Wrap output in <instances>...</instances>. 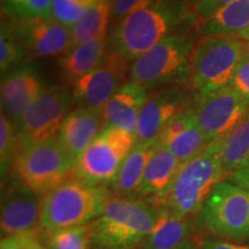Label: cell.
<instances>
[{"mask_svg": "<svg viewBox=\"0 0 249 249\" xmlns=\"http://www.w3.org/2000/svg\"><path fill=\"white\" fill-rule=\"evenodd\" d=\"M74 165L57 135L20 149L11 173L14 179L43 197L74 176Z\"/></svg>", "mask_w": 249, "mask_h": 249, "instance_id": "obj_7", "label": "cell"}, {"mask_svg": "<svg viewBox=\"0 0 249 249\" xmlns=\"http://www.w3.org/2000/svg\"><path fill=\"white\" fill-rule=\"evenodd\" d=\"M195 43L192 31L166 37L130 64L128 80L149 92L170 86L188 87Z\"/></svg>", "mask_w": 249, "mask_h": 249, "instance_id": "obj_5", "label": "cell"}, {"mask_svg": "<svg viewBox=\"0 0 249 249\" xmlns=\"http://www.w3.org/2000/svg\"><path fill=\"white\" fill-rule=\"evenodd\" d=\"M27 54L34 58H61L73 48L71 29L53 18H14L1 12Z\"/></svg>", "mask_w": 249, "mask_h": 249, "instance_id": "obj_11", "label": "cell"}, {"mask_svg": "<svg viewBox=\"0 0 249 249\" xmlns=\"http://www.w3.org/2000/svg\"><path fill=\"white\" fill-rule=\"evenodd\" d=\"M231 86L249 102V59L244 58L236 68Z\"/></svg>", "mask_w": 249, "mask_h": 249, "instance_id": "obj_35", "label": "cell"}, {"mask_svg": "<svg viewBox=\"0 0 249 249\" xmlns=\"http://www.w3.org/2000/svg\"><path fill=\"white\" fill-rule=\"evenodd\" d=\"M244 58L245 40L239 36H202L193 50L188 87L205 93L230 86Z\"/></svg>", "mask_w": 249, "mask_h": 249, "instance_id": "obj_6", "label": "cell"}, {"mask_svg": "<svg viewBox=\"0 0 249 249\" xmlns=\"http://www.w3.org/2000/svg\"><path fill=\"white\" fill-rule=\"evenodd\" d=\"M187 1H188V4L191 5V6H192V8H193L196 4H197L198 1H200V0H187Z\"/></svg>", "mask_w": 249, "mask_h": 249, "instance_id": "obj_41", "label": "cell"}, {"mask_svg": "<svg viewBox=\"0 0 249 249\" xmlns=\"http://www.w3.org/2000/svg\"><path fill=\"white\" fill-rule=\"evenodd\" d=\"M181 165L169 149L160 144L149 161L136 193V198L147 201L157 207L166 196Z\"/></svg>", "mask_w": 249, "mask_h": 249, "instance_id": "obj_19", "label": "cell"}, {"mask_svg": "<svg viewBox=\"0 0 249 249\" xmlns=\"http://www.w3.org/2000/svg\"><path fill=\"white\" fill-rule=\"evenodd\" d=\"M194 232L188 218L158 208V214L151 232L139 249H176L191 238Z\"/></svg>", "mask_w": 249, "mask_h": 249, "instance_id": "obj_23", "label": "cell"}, {"mask_svg": "<svg viewBox=\"0 0 249 249\" xmlns=\"http://www.w3.org/2000/svg\"><path fill=\"white\" fill-rule=\"evenodd\" d=\"M249 27V0H235L198 26L202 36H233Z\"/></svg>", "mask_w": 249, "mask_h": 249, "instance_id": "obj_24", "label": "cell"}, {"mask_svg": "<svg viewBox=\"0 0 249 249\" xmlns=\"http://www.w3.org/2000/svg\"><path fill=\"white\" fill-rule=\"evenodd\" d=\"M104 127L102 110L76 107L67 114L58 138L75 163Z\"/></svg>", "mask_w": 249, "mask_h": 249, "instance_id": "obj_18", "label": "cell"}, {"mask_svg": "<svg viewBox=\"0 0 249 249\" xmlns=\"http://www.w3.org/2000/svg\"><path fill=\"white\" fill-rule=\"evenodd\" d=\"M113 195L107 186H93L71 177L43 196L39 231L50 233L87 225L101 216Z\"/></svg>", "mask_w": 249, "mask_h": 249, "instance_id": "obj_4", "label": "cell"}, {"mask_svg": "<svg viewBox=\"0 0 249 249\" xmlns=\"http://www.w3.org/2000/svg\"><path fill=\"white\" fill-rule=\"evenodd\" d=\"M43 197L13 178L2 193L0 229L1 238L39 231Z\"/></svg>", "mask_w": 249, "mask_h": 249, "instance_id": "obj_15", "label": "cell"}, {"mask_svg": "<svg viewBox=\"0 0 249 249\" xmlns=\"http://www.w3.org/2000/svg\"><path fill=\"white\" fill-rule=\"evenodd\" d=\"M149 93L142 86L127 81L102 110L104 126L118 127L135 134L140 113Z\"/></svg>", "mask_w": 249, "mask_h": 249, "instance_id": "obj_20", "label": "cell"}, {"mask_svg": "<svg viewBox=\"0 0 249 249\" xmlns=\"http://www.w3.org/2000/svg\"><path fill=\"white\" fill-rule=\"evenodd\" d=\"M1 12L14 18H53V0H1Z\"/></svg>", "mask_w": 249, "mask_h": 249, "instance_id": "obj_30", "label": "cell"}, {"mask_svg": "<svg viewBox=\"0 0 249 249\" xmlns=\"http://www.w3.org/2000/svg\"><path fill=\"white\" fill-rule=\"evenodd\" d=\"M108 51V38L73 46L66 54L59 58V70L65 85L73 86L103 61Z\"/></svg>", "mask_w": 249, "mask_h": 249, "instance_id": "obj_22", "label": "cell"}, {"mask_svg": "<svg viewBox=\"0 0 249 249\" xmlns=\"http://www.w3.org/2000/svg\"><path fill=\"white\" fill-rule=\"evenodd\" d=\"M18 150L17 126L4 112L0 116V167L1 177H7L12 171Z\"/></svg>", "mask_w": 249, "mask_h": 249, "instance_id": "obj_29", "label": "cell"}, {"mask_svg": "<svg viewBox=\"0 0 249 249\" xmlns=\"http://www.w3.org/2000/svg\"><path fill=\"white\" fill-rule=\"evenodd\" d=\"M91 223L46 233V249H89Z\"/></svg>", "mask_w": 249, "mask_h": 249, "instance_id": "obj_27", "label": "cell"}, {"mask_svg": "<svg viewBox=\"0 0 249 249\" xmlns=\"http://www.w3.org/2000/svg\"><path fill=\"white\" fill-rule=\"evenodd\" d=\"M176 249H201V248H198V246L196 245L192 239H188V240H186L183 244L180 245L179 247H177Z\"/></svg>", "mask_w": 249, "mask_h": 249, "instance_id": "obj_38", "label": "cell"}, {"mask_svg": "<svg viewBox=\"0 0 249 249\" xmlns=\"http://www.w3.org/2000/svg\"><path fill=\"white\" fill-rule=\"evenodd\" d=\"M103 0H53V18L71 28L90 8Z\"/></svg>", "mask_w": 249, "mask_h": 249, "instance_id": "obj_31", "label": "cell"}, {"mask_svg": "<svg viewBox=\"0 0 249 249\" xmlns=\"http://www.w3.org/2000/svg\"><path fill=\"white\" fill-rule=\"evenodd\" d=\"M158 208L136 197L112 195L91 223L89 249H139L151 232Z\"/></svg>", "mask_w": 249, "mask_h": 249, "instance_id": "obj_2", "label": "cell"}, {"mask_svg": "<svg viewBox=\"0 0 249 249\" xmlns=\"http://www.w3.org/2000/svg\"><path fill=\"white\" fill-rule=\"evenodd\" d=\"M136 143L134 133L118 127H105L77 158L74 177L89 185H111Z\"/></svg>", "mask_w": 249, "mask_h": 249, "instance_id": "obj_9", "label": "cell"}, {"mask_svg": "<svg viewBox=\"0 0 249 249\" xmlns=\"http://www.w3.org/2000/svg\"><path fill=\"white\" fill-rule=\"evenodd\" d=\"M43 90V82L35 68L23 65L14 68L2 77L1 112L17 126Z\"/></svg>", "mask_w": 249, "mask_h": 249, "instance_id": "obj_16", "label": "cell"}, {"mask_svg": "<svg viewBox=\"0 0 249 249\" xmlns=\"http://www.w3.org/2000/svg\"><path fill=\"white\" fill-rule=\"evenodd\" d=\"M40 231L20 233L1 238L0 249H46L42 244Z\"/></svg>", "mask_w": 249, "mask_h": 249, "instance_id": "obj_32", "label": "cell"}, {"mask_svg": "<svg viewBox=\"0 0 249 249\" xmlns=\"http://www.w3.org/2000/svg\"><path fill=\"white\" fill-rule=\"evenodd\" d=\"M222 138L210 141L202 154L181 165L172 186L157 208L188 219L201 213L210 193L226 174L220 156Z\"/></svg>", "mask_w": 249, "mask_h": 249, "instance_id": "obj_3", "label": "cell"}, {"mask_svg": "<svg viewBox=\"0 0 249 249\" xmlns=\"http://www.w3.org/2000/svg\"><path fill=\"white\" fill-rule=\"evenodd\" d=\"M27 55L24 48L18 42L11 27L1 21V35H0V70L1 74H7L14 68L20 66V62Z\"/></svg>", "mask_w": 249, "mask_h": 249, "instance_id": "obj_28", "label": "cell"}, {"mask_svg": "<svg viewBox=\"0 0 249 249\" xmlns=\"http://www.w3.org/2000/svg\"><path fill=\"white\" fill-rule=\"evenodd\" d=\"M154 1H156V0H110L112 21L116 23L121 18L127 17L129 13H132L134 9Z\"/></svg>", "mask_w": 249, "mask_h": 249, "instance_id": "obj_34", "label": "cell"}, {"mask_svg": "<svg viewBox=\"0 0 249 249\" xmlns=\"http://www.w3.org/2000/svg\"><path fill=\"white\" fill-rule=\"evenodd\" d=\"M220 156L226 173H233L249 160V112L220 141Z\"/></svg>", "mask_w": 249, "mask_h": 249, "instance_id": "obj_26", "label": "cell"}, {"mask_svg": "<svg viewBox=\"0 0 249 249\" xmlns=\"http://www.w3.org/2000/svg\"><path fill=\"white\" fill-rule=\"evenodd\" d=\"M73 104V88L68 85L43 90L17 124L18 150L57 136Z\"/></svg>", "mask_w": 249, "mask_h": 249, "instance_id": "obj_10", "label": "cell"}, {"mask_svg": "<svg viewBox=\"0 0 249 249\" xmlns=\"http://www.w3.org/2000/svg\"><path fill=\"white\" fill-rule=\"evenodd\" d=\"M158 141L181 164L202 154L210 143L198 127L193 107L174 117L161 130Z\"/></svg>", "mask_w": 249, "mask_h": 249, "instance_id": "obj_17", "label": "cell"}, {"mask_svg": "<svg viewBox=\"0 0 249 249\" xmlns=\"http://www.w3.org/2000/svg\"><path fill=\"white\" fill-rule=\"evenodd\" d=\"M193 92L187 86H170L149 93L139 117L135 133L138 143L158 140L161 130L174 117L193 107Z\"/></svg>", "mask_w": 249, "mask_h": 249, "instance_id": "obj_14", "label": "cell"}, {"mask_svg": "<svg viewBox=\"0 0 249 249\" xmlns=\"http://www.w3.org/2000/svg\"><path fill=\"white\" fill-rule=\"evenodd\" d=\"M235 0H200V1L193 7V12L196 18V28L202 23L207 22L209 18L213 17L218 11L230 5Z\"/></svg>", "mask_w": 249, "mask_h": 249, "instance_id": "obj_33", "label": "cell"}, {"mask_svg": "<svg viewBox=\"0 0 249 249\" xmlns=\"http://www.w3.org/2000/svg\"><path fill=\"white\" fill-rule=\"evenodd\" d=\"M130 64L116 52L108 51L103 61L71 86L77 107L103 110L129 77Z\"/></svg>", "mask_w": 249, "mask_h": 249, "instance_id": "obj_13", "label": "cell"}, {"mask_svg": "<svg viewBox=\"0 0 249 249\" xmlns=\"http://www.w3.org/2000/svg\"><path fill=\"white\" fill-rule=\"evenodd\" d=\"M111 22L112 11L110 0H103L90 8L71 28L73 46L107 37L108 27Z\"/></svg>", "mask_w": 249, "mask_h": 249, "instance_id": "obj_25", "label": "cell"}, {"mask_svg": "<svg viewBox=\"0 0 249 249\" xmlns=\"http://www.w3.org/2000/svg\"><path fill=\"white\" fill-rule=\"evenodd\" d=\"M160 147V141L136 143L111 182V191L121 197H136L149 161Z\"/></svg>", "mask_w": 249, "mask_h": 249, "instance_id": "obj_21", "label": "cell"}, {"mask_svg": "<svg viewBox=\"0 0 249 249\" xmlns=\"http://www.w3.org/2000/svg\"><path fill=\"white\" fill-rule=\"evenodd\" d=\"M201 249H249V247L220 239H204L201 244Z\"/></svg>", "mask_w": 249, "mask_h": 249, "instance_id": "obj_36", "label": "cell"}, {"mask_svg": "<svg viewBox=\"0 0 249 249\" xmlns=\"http://www.w3.org/2000/svg\"><path fill=\"white\" fill-rule=\"evenodd\" d=\"M245 57L249 59V40L245 42Z\"/></svg>", "mask_w": 249, "mask_h": 249, "instance_id": "obj_40", "label": "cell"}, {"mask_svg": "<svg viewBox=\"0 0 249 249\" xmlns=\"http://www.w3.org/2000/svg\"><path fill=\"white\" fill-rule=\"evenodd\" d=\"M198 220L219 238L249 241V191L223 180L210 193Z\"/></svg>", "mask_w": 249, "mask_h": 249, "instance_id": "obj_8", "label": "cell"}, {"mask_svg": "<svg viewBox=\"0 0 249 249\" xmlns=\"http://www.w3.org/2000/svg\"><path fill=\"white\" fill-rule=\"evenodd\" d=\"M198 127L209 141L226 135L249 112V102L233 87L195 93L193 102Z\"/></svg>", "mask_w": 249, "mask_h": 249, "instance_id": "obj_12", "label": "cell"}, {"mask_svg": "<svg viewBox=\"0 0 249 249\" xmlns=\"http://www.w3.org/2000/svg\"><path fill=\"white\" fill-rule=\"evenodd\" d=\"M239 37H240V38L241 39H244L245 40V42H248V40H249V27L247 28V29H246V30H244V31H242V33H240V34H239V35H238Z\"/></svg>", "mask_w": 249, "mask_h": 249, "instance_id": "obj_39", "label": "cell"}, {"mask_svg": "<svg viewBox=\"0 0 249 249\" xmlns=\"http://www.w3.org/2000/svg\"><path fill=\"white\" fill-rule=\"evenodd\" d=\"M229 181L249 191V160L242 165L240 169L230 174Z\"/></svg>", "mask_w": 249, "mask_h": 249, "instance_id": "obj_37", "label": "cell"}, {"mask_svg": "<svg viewBox=\"0 0 249 249\" xmlns=\"http://www.w3.org/2000/svg\"><path fill=\"white\" fill-rule=\"evenodd\" d=\"M196 26L194 12L187 0H156L113 24L108 48L133 62L166 37L192 31Z\"/></svg>", "mask_w": 249, "mask_h": 249, "instance_id": "obj_1", "label": "cell"}]
</instances>
